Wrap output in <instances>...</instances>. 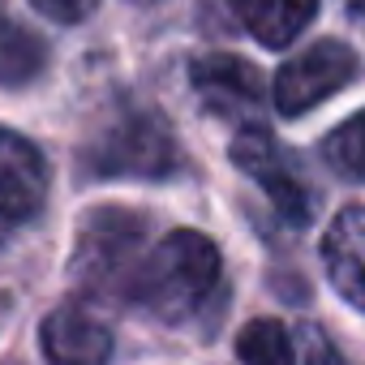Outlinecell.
<instances>
[{"label":"cell","instance_id":"cell-1","mask_svg":"<svg viewBox=\"0 0 365 365\" xmlns=\"http://www.w3.org/2000/svg\"><path fill=\"white\" fill-rule=\"evenodd\" d=\"M220 284H224V258L215 241L180 228V232H168L150 254H142L125 297L138 301L159 322L180 327L215 301Z\"/></svg>","mask_w":365,"mask_h":365},{"label":"cell","instance_id":"cell-2","mask_svg":"<svg viewBox=\"0 0 365 365\" xmlns=\"http://www.w3.org/2000/svg\"><path fill=\"white\" fill-rule=\"evenodd\" d=\"M146 220L125 207H99L78 228L73 279L86 292H129V279L142 262Z\"/></svg>","mask_w":365,"mask_h":365},{"label":"cell","instance_id":"cell-3","mask_svg":"<svg viewBox=\"0 0 365 365\" xmlns=\"http://www.w3.org/2000/svg\"><path fill=\"white\" fill-rule=\"evenodd\" d=\"M82 163L91 176H172L180 168V146L159 112H120L86 146Z\"/></svg>","mask_w":365,"mask_h":365},{"label":"cell","instance_id":"cell-4","mask_svg":"<svg viewBox=\"0 0 365 365\" xmlns=\"http://www.w3.org/2000/svg\"><path fill=\"white\" fill-rule=\"evenodd\" d=\"M232 163L271 198V207H275V215H279L284 224H292V228L309 224V215H314V194H309V185H305L297 159L275 142L271 129L245 125V129L237 133V142H232Z\"/></svg>","mask_w":365,"mask_h":365},{"label":"cell","instance_id":"cell-5","mask_svg":"<svg viewBox=\"0 0 365 365\" xmlns=\"http://www.w3.org/2000/svg\"><path fill=\"white\" fill-rule=\"evenodd\" d=\"M356 78V52L339 39H322L305 52H297L288 65H279L275 73V108L284 116H301L309 108H318L322 99H331L335 91H344Z\"/></svg>","mask_w":365,"mask_h":365},{"label":"cell","instance_id":"cell-6","mask_svg":"<svg viewBox=\"0 0 365 365\" xmlns=\"http://www.w3.org/2000/svg\"><path fill=\"white\" fill-rule=\"evenodd\" d=\"M48 202V159L39 146L14 129H0V215L26 224Z\"/></svg>","mask_w":365,"mask_h":365},{"label":"cell","instance_id":"cell-7","mask_svg":"<svg viewBox=\"0 0 365 365\" xmlns=\"http://www.w3.org/2000/svg\"><path fill=\"white\" fill-rule=\"evenodd\" d=\"M39 348L48 365H108L112 331L82 305H61L39 322Z\"/></svg>","mask_w":365,"mask_h":365},{"label":"cell","instance_id":"cell-8","mask_svg":"<svg viewBox=\"0 0 365 365\" xmlns=\"http://www.w3.org/2000/svg\"><path fill=\"white\" fill-rule=\"evenodd\" d=\"M190 82H194L198 99L220 116H254L262 103V78L241 56H224V52L198 56L190 65Z\"/></svg>","mask_w":365,"mask_h":365},{"label":"cell","instance_id":"cell-9","mask_svg":"<svg viewBox=\"0 0 365 365\" xmlns=\"http://www.w3.org/2000/svg\"><path fill=\"white\" fill-rule=\"evenodd\" d=\"M322 262L335 284V292L365 309V207H344L322 241Z\"/></svg>","mask_w":365,"mask_h":365},{"label":"cell","instance_id":"cell-10","mask_svg":"<svg viewBox=\"0 0 365 365\" xmlns=\"http://www.w3.org/2000/svg\"><path fill=\"white\" fill-rule=\"evenodd\" d=\"M232 5L262 48H288L318 14V0H232Z\"/></svg>","mask_w":365,"mask_h":365},{"label":"cell","instance_id":"cell-11","mask_svg":"<svg viewBox=\"0 0 365 365\" xmlns=\"http://www.w3.org/2000/svg\"><path fill=\"white\" fill-rule=\"evenodd\" d=\"M48 61V48L39 35H31L26 26L5 18V0H0V82L5 86H22L31 82Z\"/></svg>","mask_w":365,"mask_h":365},{"label":"cell","instance_id":"cell-12","mask_svg":"<svg viewBox=\"0 0 365 365\" xmlns=\"http://www.w3.org/2000/svg\"><path fill=\"white\" fill-rule=\"evenodd\" d=\"M237 356L241 365H297L292 331L279 318H254L237 335Z\"/></svg>","mask_w":365,"mask_h":365},{"label":"cell","instance_id":"cell-13","mask_svg":"<svg viewBox=\"0 0 365 365\" xmlns=\"http://www.w3.org/2000/svg\"><path fill=\"white\" fill-rule=\"evenodd\" d=\"M322 155H327V163H331L339 176L365 180V112H356V116H348L339 129H331L327 142H322Z\"/></svg>","mask_w":365,"mask_h":365},{"label":"cell","instance_id":"cell-14","mask_svg":"<svg viewBox=\"0 0 365 365\" xmlns=\"http://www.w3.org/2000/svg\"><path fill=\"white\" fill-rule=\"evenodd\" d=\"M31 5H35L43 18L61 22V26H78V22H86V18L95 14L99 0H31Z\"/></svg>","mask_w":365,"mask_h":365},{"label":"cell","instance_id":"cell-15","mask_svg":"<svg viewBox=\"0 0 365 365\" xmlns=\"http://www.w3.org/2000/svg\"><path fill=\"white\" fill-rule=\"evenodd\" d=\"M305 365H352L318 327H305Z\"/></svg>","mask_w":365,"mask_h":365},{"label":"cell","instance_id":"cell-16","mask_svg":"<svg viewBox=\"0 0 365 365\" xmlns=\"http://www.w3.org/2000/svg\"><path fill=\"white\" fill-rule=\"evenodd\" d=\"M348 9H352V22H356V26H365V0H352Z\"/></svg>","mask_w":365,"mask_h":365},{"label":"cell","instance_id":"cell-17","mask_svg":"<svg viewBox=\"0 0 365 365\" xmlns=\"http://www.w3.org/2000/svg\"><path fill=\"white\" fill-rule=\"evenodd\" d=\"M9 228H14V224H9L5 215H0V245H5V237H9Z\"/></svg>","mask_w":365,"mask_h":365},{"label":"cell","instance_id":"cell-18","mask_svg":"<svg viewBox=\"0 0 365 365\" xmlns=\"http://www.w3.org/2000/svg\"><path fill=\"white\" fill-rule=\"evenodd\" d=\"M138 5H150V0H138Z\"/></svg>","mask_w":365,"mask_h":365},{"label":"cell","instance_id":"cell-19","mask_svg":"<svg viewBox=\"0 0 365 365\" xmlns=\"http://www.w3.org/2000/svg\"><path fill=\"white\" fill-rule=\"evenodd\" d=\"M18 365H22V361H18Z\"/></svg>","mask_w":365,"mask_h":365}]
</instances>
